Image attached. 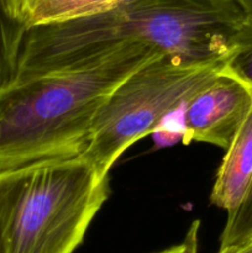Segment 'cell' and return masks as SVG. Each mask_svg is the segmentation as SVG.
<instances>
[{"label": "cell", "mask_w": 252, "mask_h": 253, "mask_svg": "<svg viewBox=\"0 0 252 253\" xmlns=\"http://www.w3.org/2000/svg\"><path fill=\"white\" fill-rule=\"evenodd\" d=\"M245 19L235 0H124L93 16L27 30L16 79L82 68L137 43L188 61H224Z\"/></svg>", "instance_id": "cell-1"}, {"label": "cell", "mask_w": 252, "mask_h": 253, "mask_svg": "<svg viewBox=\"0 0 252 253\" xmlns=\"http://www.w3.org/2000/svg\"><path fill=\"white\" fill-rule=\"evenodd\" d=\"M160 54L130 44L82 68L15 79L0 91V172L82 157L113 91Z\"/></svg>", "instance_id": "cell-2"}, {"label": "cell", "mask_w": 252, "mask_h": 253, "mask_svg": "<svg viewBox=\"0 0 252 253\" xmlns=\"http://www.w3.org/2000/svg\"><path fill=\"white\" fill-rule=\"evenodd\" d=\"M108 197L84 157L0 172V253H73Z\"/></svg>", "instance_id": "cell-3"}, {"label": "cell", "mask_w": 252, "mask_h": 253, "mask_svg": "<svg viewBox=\"0 0 252 253\" xmlns=\"http://www.w3.org/2000/svg\"><path fill=\"white\" fill-rule=\"evenodd\" d=\"M227 59L188 61L160 54L136 69L110 95L95 119L90 143L82 157L101 174L136 141L155 132L174 113L221 72Z\"/></svg>", "instance_id": "cell-4"}, {"label": "cell", "mask_w": 252, "mask_h": 253, "mask_svg": "<svg viewBox=\"0 0 252 253\" xmlns=\"http://www.w3.org/2000/svg\"><path fill=\"white\" fill-rule=\"evenodd\" d=\"M251 111V93L220 72L184 104V142L198 141L226 150Z\"/></svg>", "instance_id": "cell-5"}, {"label": "cell", "mask_w": 252, "mask_h": 253, "mask_svg": "<svg viewBox=\"0 0 252 253\" xmlns=\"http://www.w3.org/2000/svg\"><path fill=\"white\" fill-rule=\"evenodd\" d=\"M225 151L210 203L230 212L239 207L252 183V111Z\"/></svg>", "instance_id": "cell-6"}, {"label": "cell", "mask_w": 252, "mask_h": 253, "mask_svg": "<svg viewBox=\"0 0 252 253\" xmlns=\"http://www.w3.org/2000/svg\"><path fill=\"white\" fill-rule=\"evenodd\" d=\"M124 0H0L5 14L27 30L93 16Z\"/></svg>", "instance_id": "cell-7"}, {"label": "cell", "mask_w": 252, "mask_h": 253, "mask_svg": "<svg viewBox=\"0 0 252 253\" xmlns=\"http://www.w3.org/2000/svg\"><path fill=\"white\" fill-rule=\"evenodd\" d=\"M26 30L12 21L0 4V91L14 83Z\"/></svg>", "instance_id": "cell-8"}, {"label": "cell", "mask_w": 252, "mask_h": 253, "mask_svg": "<svg viewBox=\"0 0 252 253\" xmlns=\"http://www.w3.org/2000/svg\"><path fill=\"white\" fill-rule=\"evenodd\" d=\"M221 72L240 82L252 95V19L246 17L235 34L231 52Z\"/></svg>", "instance_id": "cell-9"}, {"label": "cell", "mask_w": 252, "mask_h": 253, "mask_svg": "<svg viewBox=\"0 0 252 253\" xmlns=\"http://www.w3.org/2000/svg\"><path fill=\"white\" fill-rule=\"evenodd\" d=\"M252 236V183L239 207L227 212V220L220 237V247L236 244Z\"/></svg>", "instance_id": "cell-10"}, {"label": "cell", "mask_w": 252, "mask_h": 253, "mask_svg": "<svg viewBox=\"0 0 252 253\" xmlns=\"http://www.w3.org/2000/svg\"><path fill=\"white\" fill-rule=\"evenodd\" d=\"M199 229L200 221L195 220L188 229L184 240L175 246L169 247L167 250L158 253H198V241H199Z\"/></svg>", "instance_id": "cell-11"}, {"label": "cell", "mask_w": 252, "mask_h": 253, "mask_svg": "<svg viewBox=\"0 0 252 253\" xmlns=\"http://www.w3.org/2000/svg\"><path fill=\"white\" fill-rule=\"evenodd\" d=\"M217 253H252V236L236 244L220 247Z\"/></svg>", "instance_id": "cell-12"}, {"label": "cell", "mask_w": 252, "mask_h": 253, "mask_svg": "<svg viewBox=\"0 0 252 253\" xmlns=\"http://www.w3.org/2000/svg\"><path fill=\"white\" fill-rule=\"evenodd\" d=\"M236 4L241 7L245 16L252 19V0H235Z\"/></svg>", "instance_id": "cell-13"}]
</instances>
